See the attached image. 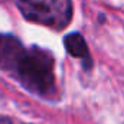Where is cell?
I'll return each mask as SVG.
<instances>
[{"instance_id": "2", "label": "cell", "mask_w": 124, "mask_h": 124, "mask_svg": "<svg viewBox=\"0 0 124 124\" xmlns=\"http://www.w3.org/2000/svg\"><path fill=\"white\" fill-rule=\"evenodd\" d=\"M16 3L28 20L55 31L65 29L72 19L71 0H16Z\"/></svg>"}, {"instance_id": "3", "label": "cell", "mask_w": 124, "mask_h": 124, "mask_svg": "<svg viewBox=\"0 0 124 124\" xmlns=\"http://www.w3.org/2000/svg\"><path fill=\"white\" fill-rule=\"evenodd\" d=\"M63 43H65V48H66V51L71 56H74L77 59H81L85 69H91L93 58H91V54L88 51V46H87L84 38L79 33H71V35L65 36Z\"/></svg>"}, {"instance_id": "1", "label": "cell", "mask_w": 124, "mask_h": 124, "mask_svg": "<svg viewBox=\"0 0 124 124\" xmlns=\"http://www.w3.org/2000/svg\"><path fill=\"white\" fill-rule=\"evenodd\" d=\"M0 69L40 98L58 95L54 55L36 45L25 48L13 35H0Z\"/></svg>"}]
</instances>
